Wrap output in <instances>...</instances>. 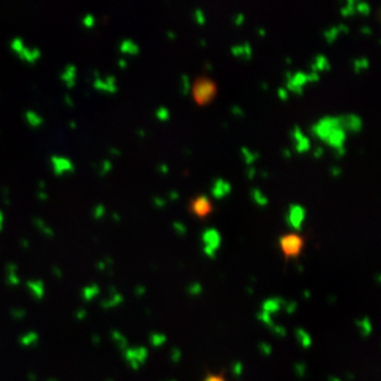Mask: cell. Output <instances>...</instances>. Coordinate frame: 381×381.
<instances>
[{"instance_id": "6da1fadb", "label": "cell", "mask_w": 381, "mask_h": 381, "mask_svg": "<svg viewBox=\"0 0 381 381\" xmlns=\"http://www.w3.org/2000/svg\"><path fill=\"white\" fill-rule=\"evenodd\" d=\"M190 89H192L193 98L198 105H208L216 96L217 84L210 77L199 76L194 80Z\"/></svg>"}, {"instance_id": "7a4b0ae2", "label": "cell", "mask_w": 381, "mask_h": 381, "mask_svg": "<svg viewBox=\"0 0 381 381\" xmlns=\"http://www.w3.org/2000/svg\"><path fill=\"white\" fill-rule=\"evenodd\" d=\"M304 246L305 240L299 233H286L279 237V247L286 260L297 258L301 254Z\"/></svg>"}, {"instance_id": "3957f363", "label": "cell", "mask_w": 381, "mask_h": 381, "mask_svg": "<svg viewBox=\"0 0 381 381\" xmlns=\"http://www.w3.org/2000/svg\"><path fill=\"white\" fill-rule=\"evenodd\" d=\"M340 127H342V115L340 116H326L318 120L315 125H312L311 133L315 137L326 141L334 130Z\"/></svg>"}, {"instance_id": "277c9868", "label": "cell", "mask_w": 381, "mask_h": 381, "mask_svg": "<svg viewBox=\"0 0 381 381\" xmlns=\"http://www.w3.org/2000/svg\"><path fill=\"white\" fill-rule=\"evenodd\" d=\"M189 211L190 214L195 215L199 219H205L206 216L213 213V204L206 195H198L190 200Z\"/></svg>"}, {"instance_id": "5b68a950", "label": "cell", "mask_w": 381, "mask_h": 381, "mask_svg": "<svg viewBox=\"0 0 381 381\" xmlns=\"http://www.w3.org/2000/svg\"><path fill=\"white\" fill-rule=\"evenodd\" d=\"M201 240L204 244V253L209 256L210 258H215L216 251L219 249L221 244V235L216 229H206L201 235Z\"/></svg>"}, {"instance_id": "8992f818", "label": "cell", "mask_w": 381, "mask_h": 381, "mask_svg": "<svg viewBox=\"0 0 381 381\" xmlns=\"http://www.w3.org/2000/svg\"><path fill=\"white\" fill-rule=\"evenodd\" d=\"M305 216H306V210L304 206L294 204V205L289 206L288 213L285 214V222L289 225L290 227H291V229L299 231V230H301L302 224H304Z\"/></svg>"}, {"instance_id": "52a82bcc", "label": "cell", "mask_w": 381, "mask_h": 381, "mask_svg": "<svg viewBox=\"0 0 381 381\" xmlns=\"http://www.w3.org/2000/svg\"><path fill=\"white\" fill-rule=\"evenodd\" d=\"M342 127L343 130H348L350 132H359L363 127V120L355 114L342 115Z\"/></svg>"}, {"instance_id": "ba28073f", "label": "cell", "mask_w": 381, "mask_h": 381, "mask_svg": "<svg viewBox=\"0 0 381 381\" xmlns=\"http://www.w3.org/2000/svg\"><path fill=\"white\" fill-rule=\"evenodd\" d=\"M231 190H232V186L229 181H226L225 179L222 178H217L216 180L214 181L213 189H211V193L215 198L221 199L224 197H226L227 194H230Z\"/></svg>"}, {"instance_id": "9c48e42d", "label": "cell", "mask_w": 381, "mask_h": 381, "mask_svg": "<svg viewBox=\"0 0 381 381\" xmlns=\"http://www.w3.org/2000/svg\"><path fill=\"white\" fill-rule=\"evenodd\" d=\"M327 143L332 147V148H339V147L344 146L345 142V131L342 127L334 130L331 135L328 136V138L326 139Z\"/></svg>"}, {"instance_id": "30bf717a", "label": "cell", "mask_w": 381, "mask_h": 381, "mask_svg": "<svg viewBox=\"0 0 381 381\" xmlns=\"http://www.w3.org/2000/svg\"><path fill=\"white\" fill-rule=\"evenodd\" d=\"M310 68H311V72H317L318 73V71H329V69L332 68V66L329 64V62L328 60H327L326 56L317 55L315 57L313 63H311Z\"/></svg>"}, {"instance_id": "8fae6325", "label": "cell", "mask_w": 381, "mask_h": 381, "mask_svg": "<svg viewBox=\"0 0 381 381\" xmlns=\"http://www.w3.org/2000/svg\"><path fill=\"white\" fill-rule=\"evenodd\" d=\"M283 304H284L283 299H280V297H274V299L267 300V301L263 304L262 308H263V311H264V312L272 315V313L278 312V311L281 308V306H283Z\"/></svg>"}, {"instance_id": "7c38bea8", "label": "cell", "mask_w": 381, "mask_h": 381, "mask_svg": "<svg viewBox=\"0 0 381 381\" xmlns=\"http://www.w3.org/2000/svg\"><path fill=\"white\" fill-rule=\"evenodd\" d=\"M251 197L257 205H259V206L268 205V198L265 197L262 192H260L258 187H252Z\"/></svg>"}, {"instance_id": "4fadbf2b", "label": "cell", "mask_w": 381, "mask_h": 381, "mask_svg": "<svg viewBox=\"0 0 381 381\" xmlns=\"http://www.w3.org/2000/svg\"><path fill=\"white\" fill-rule=\"evenodd\" d=\"M286 82H290L291 84H294L295 87L302 88L306 83H307V76H306L305 72H296L295 74H292L291 79L286 80Z\"/></svg>"}, {"instance_id": "5bb4252c", "label": "cell", "mask_w": 381, "mask_h": 381, "mask_svg": "<svg viewBox=\"0 0 381 381\" xmlns=\"http://www.w3.org/2000/svg\"><path fill=\"white\" fill-rule=\"evenodd\" d=\"M241 152H242L243 154V158H244V162H246V164H252V163L254 162V160L257 159V158L260 157L259 152L257 151H249L247 147H241Z\"/></svg>"}, {"instance_id": "9a60e30c", "label": "cell", "mask_w": 381, "mask_h": 381, "mask_svg": "<svg viewBox=\"0 0 381 381\" xmlns=\"http://www.w3.org/2000/svg\"><path fill=\"white\" fill-rule=\"evenodd\" d=\"M310 147H311L310 139L306 137L305 135L301 136V137H300L299 139H296V141H295V148H296V151L299 153L308 151V149H310Z\"/></svg>"}, {"instance_id": "2e32d148", "label": "cell", "mask_w": 381, "mask_h": 381, "mask_svg": "<svg viewBox=\"0 0 381 381\" xmlns=\"http://www.w3.org/2000/svg\"><path fill=\"white\" fill-rule=\"evenodd\" d=\"M296 337H297V339H299L300 344H301L304 348H308L311 345V343H312V339H311V337L308 335L307 332L301 328L296 331Z\"/></svg>"}, {"instance_id": "e0dca14e", "label": "cell", "mask_w": 381, "mask_h": 381, "mask_svg": "<svg viewBox=\"0 0 381 381\" xmlns=\"http://www.w3.org/2000/svg\"><path fill=\"white\" fill-rule=\"evenodd\" d=\"M138 46L131 40H125L122 41L121 44V51L122 52H127V53H138Z\"/></svg>"}, {"instance_id": "ac0fdd59", "label": "cell", "mask_w": 381, "mask_h": 381, "mask_svg": "<svg viewBox=\"0 0 381 381\" xmlns=\"http://www.w3.org/2000/svg\"><path fill=\"white\" fill-rule=\"evenodd\" d=\"M367 67H369V60L365 57L356 58V60L353 61V69H354V72H356V73L363 71V69H366Z\"/></svg>"}, {"instance_id": "d6986e66", "label": "cell", "mask_w": 381, "mask_h": 381, "mask_svg": "<svg viewBox=\"0 0 381 381\" xmlns=\"http://www.w3.org/2000/svg\"><path fill=\"white\" fill-rule=\"evenodd\" d=\"M358 326L359 328H360V333L364 335V337H366V335H369L370 333H371V323H370L369 318L365 317L363 318L361 321L358 322Z\"/></svg>"}, {"instance_id": "ffe728a7", "label": "cell", "mask_w": 381, "mask_h": 381, "mask_svg": "<svg viewBox=\"0 0 381 381\" xmlns=\"http://www.w3.org/2000/svg\"><path fill=\"white\" fill-rule=\"evenodd\" d=\"M338 34H339V31H338L337 26H333V28H329V29H327V30L323 31V36H324V39L327 40V42H328V44H332V42H333L334 40L337 39Z\"/></svg>"}, {"instance_id": "44dd1931", "label": "cell", "mask_w": 381, "mask_h": 381, "mask_svg": "<svg viewBox=\"0 0 381 381\" xmlns=\"http://www.w3.org/2000/svg\"><path fill=\"white\" fill-rule=\"evenodd\" d=\"M180 90L181 94L186 95L190 90V78L187 74H181L180 77Z\"/></svg>"}, {"instance_id": "7402d4cb", "label": "cell", "mask_w": 381, "mask_h": 381, "mask_svg": "<svg viewBox=\"0 0 381 381\" xmlns=\"http://www.w3.org/2000/svg\"><path fill=\"white\" fill-rule=\"evenodd\" d=\"M354 12H355V2L354 0H348L347 5L340 9V14L344 16L354 14Z\"/></svg>"}, {"instance_id": "603a6c76", "label": "cell", "mask_w": 381, "mask_h": 381, "mask_svg": "<svg viewBox=\"0 0 381 381\" xmlns=\"http://www.w3.org/2000/svg\"><path fill=\"white\" fill-rule=\"evenodd\" d=\"M155 116H157L159 120H162V121H164V120L169 119L170 112H169V110L167 109V107L160 106V107H158L157 111H155Z\"/></svg>"}, {"instance_id": "cb8c5ba5", "label": "cell", "mask_w": 381, "mask_h": 381, "mask_svg": "<svg viewBox=\"0 0 381 381\" xmlns=\"http://www.w3.org/2000/svg\"><path fill=\"white\" fill-rule=\"evenodd\" d=\"M355 10H358V12L361 13L363 15H367L370 13V5L365 2L355 3Z\"/></svg>"}, {"instance_id": "d4e9b609", "label": "cell", "mask_w": 381, "mask_h": 381, "mask_svg": "<svg viewBox=\"0 0 381 381\" xmlns=\"http://www.w3.org/2000/svg\"><path fill=\"white\" fill-rule=\"evenodd\" d=\"M204 381H226L224 372H219V374H213V372H208L205 380Z\"/></svg>"}, {"instance_id": "484cf974", "label": "cell", "mask_w": 381, "mask_h": 381, "mask_svg": "<svg viewBox=\"0 0 381 381\" xmlns=\"http://www.w3.org/2000/svg\"><path fill=\"white\" fill-rule=\"evenodd\" d=\"M242 46H243V57L246 58V60H251L252 55H253V50H252L251 44H249L248 41H246V42H243Z\"/></svg>"}, {"instance_id": "4316f807", "label": "cell", "mask_w": 381, "mask_h": 381, "mask_svg": "<svg viewBox=\"0 0 381 381\" xmlns=\"http://www.w3.org/2000/svg\"><path fill=\"white\" fill-rule=\"evenodd\" d=\"M151 340L154 347H159V345H162L163 343L165 342V337L163 334H153L151 337Z\"/></svg>"}, {"instance_id": "83f0119b", "label": "cell", "mask_w": 381, "mask_h": 381, "mask_svg": "<svg viewBox=\"0 0 381 381\" xmlns=\"http://www.w3.org/2000/svg\"><path fill=\"white\" fill-rule=\"evenodd\" d=\"M173 229L176 233H178L179 236H183V235H185V233H186V226L179 221L173 222Z\"/></svg>"}, {"instance_id": "f1b7e54d", "label": "cell", "mask_w": 381, "mask_h": 381, "mask_svg": "<svg viewBox=\"0 0 381 381\" xmlns=\"http://www.w3.org/2000/svg\"><path fill=\"white\" fill-rule=\"evenodd\" d=\"M194 18L198 21V24H204L205 23V14H204V10L201 9H195L194 10Z\"/></svg>"}, {"instance_id": "f546056e", "label": "cell", "mask_w": 381, "mask_h": 381, "mask_svg": "<svg viewBox=\"0 0 381 381\" xmlns=\"http://www.w3.org/2000/svg\"><path fill=\"white\" fill-rule=\"evenodd\" d=\"M286 88H288V90H290V92L297 94V95H302L304 94V89L300 87H295L294 84H291L290 82H286Z\"/></svg>"}, {"instance_id": "4dcf8cb0", "label": "cell", "mask_w": 381, "mask_h": 381, "mask_svg": "<svg viewBox=\"0 0 381 381\" xmlns=\"http://www.w3.org/2000/svg\"><path fill=\"white\" fill-rule=\"evenodd\" d=\"M231 52L237 57H243V46L242 45H235L231 47Z\"/></svg>"}, {"instance_id": "1f68e13d", "label": "cell", "mask_w": 381, "mask_h": 381, "mask_svg": "<svg viewBox=\"0 0 381 381\" xmlns=\"http://www.w3.org/2000/svg\"><path fill=\"white\" fill-rule=\"evenodd\" d=\"M187 290H189L190 294L194 295V296H195V295H199L201 291H203V288H201L200 284H192V285L189 286V289H187Z\"/></svg>"}, {"instance_id": "d6a6232c", "label": "cell", "mask_w": 381, "mask_h": 381, "mask_svg": "<svg viewBox=\"0 0 381 381\" xmlns=\"http://www.w3.org/2000/svg\"><path fill=\"white\" fill-rule=\"evenodd\" d=\"M231 112H232L233 115H236V116H240V117H243L244 116L243 109L241 106H238V105L231 106Z\"/></svg>"}, {"instance_id": "836d02e7", "label": "cell", "mask_w": 381, "mask_h": 381, "mask_svg": "<svg viewBox=\"0 0 381 381\" xmlns=\"http://www.w3.org/2000/svg\"><path fill=\"white\" fill-rule=\"evenodd\" d=\"M307 76V82H318L320 80V74L317 72H310V73H306Z\"/></svg>"}, {"instance_id": "e575fe53", "label": "cell", "mask_w": 381, "mask_h": 381, "mask_svg": "<svg viewBox=\"0 0 381 381\" xmlns=\"http://www.w3.org/2000/svg\"><path fill=\"white\" fill-rule=\"evenodd\" d=\"M165 203H167V201H165L164 198H159V197L153 198V204H154L157 208H164Z\"/></svg>"}, {"instance_id": "d590c367", "label": "cell", "mask_w": 381, "mask_h": 381, "mask_svg": "<svg viewBox=\"0 0 381 381\" xmlns=\"http://www.w3.org/2000/svg\"><path fill=\"white\" fill-rule=\"evenodd\" d=\"M243 21H244V14H243V13H238V14L236 15L235 18H233V23H235V25H237V26L242 25Z\"/></svg>"}, {"instance_id": "8d00e7d4", "label": "cell", "mask_w": 381, "mask_h": 381, "mask_svg": "<svg viewBox=\"0 0 381 381\" xmlns=\"http://www.w3.org/2000/svg\"><path fill=\"white\" fill-rule=\"evenodd\" d=\"M278 95L281 100H286V99H288V90H286L285 88H279Z\"/></svg>"}, {"instance_id": "74e56055", "label": "cell", "mask_w": 381, "mask_h": 381, "mask_svg": "<svg viewBox=\"0 0 381 381\" xmlns=\"http://www.w3.org/2000/svg\"><path fill=\"white\" fill-rule=\"evenodd\" d=\"M329 173H331L332 175L337 178V176L342 175V168H339V167H331V168H329Z\"/></svg>"}, {"instance_id": "f35d334b", "label": "cell", "mask_w": 381, "mask_h": 381, "mask_svg": "<svg viewBox=\"0 0 381 381\" xmlns=\"http://www.w3.org/2000/svg\"><path fill=\"white\" fill-rule=\"evenodd\" d=\"M179 358H180V351H179V349H176V348H174L171 350V359H173L174 363H178Z\"/></svg>"}, {"instance_id": "ab89813d", "label": "cell", "mask_w": 381, "mask_h": 381, "mask_svg": "<svg viewBox=\"0 0 381 381\" xmlns=\"http://www.w3.org/2000/svg\"><path fill=\"white\" fill-rule=\"evenodd\" d=\"M243 371V365L241 363H236L235 365H233V372H235L236 375H241Z\"/></svg>"}, {"instance_id": "60d3db41", "label": "cell", "mask_w": 381, "mask_h": 381, "mask_svg": "<svg viewBox=\"0 0 381 381\" xmlns=\"http://www.w3.org/2000/svg\"><path fill=\"white\" fill-rule=\"evenodd\" d=\"M273 329H274V332L279 335V337H284V335H285V333H286L285 329H284L283 327H280V326H273Z\"/></svg>"}, {"instance_id": "b9f144b4", "label": "cell", "mask_w": 381, "mask_h": 381, "mask_svg": "<svg viewBox=\"0 0 381 381\" xmlns=\"http://www.w3.org/2000/svg\"><path fill=\"white\" fill-rule=\"evenodd\" d=\"M344 154H345V147L344 146L334 149V155L337 158H340V157H342V155H344Z\"/></svg>"}, {"instance_id": "7bdbcfd3", "label": "cell", "mask_w": 381, "mask_h": 381, "mask_svg": "<svg viewBox=\"0 0 381 381\" xmlns=\"http://www.w3.org/2000/svg\"><path fill=\"white\" fill-rule=\"evenodd\" d=\"M254 175H256V168L249 167L247 169V176H248V179H253Z\"/></svg>"}, {"instance_id": "ee69618b", "label": "cell", "mask_w": 381, "mask_h": 381, "mask_svg": "<svg viewBox=\"0 0 381 381\" xmlns=\"http://www.w3.org/2000/svg\"><path fill=\"white\" fill-rule=\"evenodd\" d=\"M260 349H262V351H264L265 355H269L272 353V348L268 344H260Z\"/></svg>"}, {"instance_id": "f6af8a7d", "label": "cell", "mask_w": 381, "mask_h": 381, "mask_svg": "<svg viewBox=\"0 0 381 381\" xmlns=\"http://www.w3.org/2000/svg\"><path fill=\"white\" fill-rule=\"evenodd\" d=\"M323 148H322V147H316V148H315V151H313V155H315V157L316 158H318V157H321V155L322 154H323Z\"/></svg>"}, {"instance_id": "bcb514c9", "label": "cell", "mask_w": 381, "mask_h": 381, "mask_svg": "<svg viewBox=\"0 0 381 381\" xmlns=\"http://www.w3.org/2000/svg\"><path fill=\"white\" fill-rule=\"evenodd\" d=\"M360 31H361V34H365V35H371L372 34V30H371V28H369V26H361V28H360Z\"/></svg>"}, {"instance_id": "7dc6e473", "label": "cell", "mask_w": 381, "mask_h": 381, "mask_svg": "<svg viewBox=\"0 0 381 381\" xmlns=\"http://www.w3.org/2000/svg\"><path fill=\"white\" fill-rule=\"evenodd\" d=\"M158 170H159L160 173H168V165L165 164V163H160V164L158 165Z\"/></svg>"}, {"instance_id": "c3c4849f", "label": "cell", "mask_w": 381, "mask_h": 381, "mask_svg": "<svg viewBox=\"0 0 381 381\" xmlns=\"http://www.w3.org/2000/svg\"><path fill=\"white\" fill-rule=\"evenodd\" d=\"M337 29H338V31H339V32H349V28H348V26L347 25H345V24H339V25H338L337 26Z\"/></svg>"}, {"instance_id": "681fc988", "label": "cell", "mask_w": 381, "mask_h": 381, "mask_svg": "<svg viewBox=\"0 0 381 381\" xmlns=\"http://www.w3.org/2000/svg\"><path fill=\"white\" fill-rule=\"evenodd\" d=\"M169 198H170L171 200H176V199H179V193L176 192V190H170V192H169Z\"/></svg>"}, {"instance_id": "f907efd6", "label": "cell", "mask_w": 381, "mask_h": 381, "mask_svg": "<svg viewBox=\"0 0 381 381\" xmlns=\"http://www.w3.org/2000/svg\"><path fill=\"white\" fill-rule=\"evenodd\" d=\"M281 153H283V155L285 158H291V155H292V152L290 151L289 148H283V151H281Z\"/></svg>"}, {"instance_id": "816d5d0a", "label": "cell", "mask_w": 381, "mask_h": 381, "mask_svg": "<svg viewBox=\"0 0 381 381\" xmlns=\"http://www.w3.org/2000/svg\"><path fill=\"white\" fill-rule=\"evenodd\" d=\"M167 36H168L170 40H174V39H175L176 35H175V32H173L171 30H168V31H167Z\"/></svg>"}, {"instance_id": "f5cc1de1", "label": "cell", "mask_w": 381, "mask_h": 381, "mask_svg": "<svg viewBox=\"0 0 381 381\" xmlns=\"http://www.w3.org/2000/svg\"><path fill=\"white\" fill-rule=\"evenodd\" d=\"M291 78H292V72L286 71V72H285V79H286V80H289V79H291Z\"/></svg>"}, {"instance_id": "db71d44e", "label": "cell", "mask_w": 381, "mask_h": 381, "mask_svg": "<svg viewBox=\"0 0 381 381\" xmlns=\"http://www.w3.org/2000/svg\"><path fill=\"white\" fill-rule=\"evenodd\" d=\"M204 66L206 67V69H213V64H211L210 62H205V63H204Z\"/></svg>"}, {"instance_id": "11a10c76", "label": "cell", "mask_w": 381, "mask_h": 381, "mask_svg": "<svg viewBox=\"0 0 381 381\" xmlns=\"http://www.w3.org/2000/svg\"><path fill=\"white\" fill-rule=\"evenodd\" d=\"M260 87H262L264 90H267L268 89V83L267 82H262V83H260Z\"/></svg>"}, {"instance_id": "9f6ffc18", "label": "cell", "mask_w": 381, "mask_h": 381, "mask_svg": "<svg viewBox=\"0 0 381 381\" xmlns=\"http://www.w3.org/2000/svg\"><path fill=\"white\" fill-rule=\"evenodd\" d=\"M258 34L262 35V36H264V35H265V29L264 28H259L258 29Z\"/></svg>"}, {"instance_id": "6f0895ef", "label": "cell", "mask_w": 381, "mask_h": 381, "mask_svg": "<svg viewBox=\"0 0 381 381\" xmlns=\"http://www.w3.org/2000/svg\"><path fill=\"white\" fill-rule=\"evenodd\" d=\"M260 175H262V176H264V178H268V176H269V174H268V171H265V170H262V171H260Z\"/></svg>"}, {"instance_id": "680465c9", "label": "cell", "mask_w": 381, "mask_h": 381, "mask_svg": "<svg viewBox=\"0 0 381 381\" xmlns=\"http://www.w3.org/2000/svg\"><path fill=\"white\" fill-rule=\"evenodd\" d=\"M285 62H286V63H288V64H290V63H291V57H286L285 58Z\"/></svg>"}, {"instance_id": "91938a15", "label": "cell", "mask_w": 381, "mask_h": 381, "mask_svg": "<svg viewBox=\"0 0 381 381\" xmlns=\"http://www.w3.org/2000/svg\"><path fill=\"white\" fill-rule=\"evenodd\" d=\"M200 44L203 45V46H206V41L204 39H200Z\"/></svg>"}, {"instance_id": "94428289", "label": "cell", "mask_w": 381, "mask_h": 381, "mask_svg": "<svg viewBox=\"0 0 381 381\" xmlns=\"http://www.w3.org/2000/svg\"><path fill=\"white\" fill-rule=\"evenodd\" d=\"M139 135H141V136H142V137H143V136H144V135H146V132H144V131H143V130H139Z\"/></svg>"}, {"instance_id": "6125c7cd", "label": "cell", "mask_w": 381, "mask_h": 381, "mask_svg": "<svg viewBox=\"0 0 381 381\" xmlns=\"http://www.w3.org/2000/svg\"><path fill=\"white\" fill-rule=\"evenodd\" d=\"M329 381H340V380H339V379H337V377L332 376V377H331V379H329Z\"/></svg>"}, {"instance_id": "be15d7a7", "label": "cell", "mask_w": 381, "mask_h": 381, "mask_svg": "<svg viewBox=\"0 0 381 381\" xmlns=\"http://www.w3.org/2000/svg\"><path fill=\"white\" fill-rule=\"evenodd\" d=\"M120 64H121L122 67H123V66H126V62H125V61H120Z\"/></svg>"}, {"instance_id": "e7e4bbea", "label": "cell", "mask_w": 381, "mask_h": 381, "mask_svg": "<svg viewBox=\"0 0 381 381\" xmlns=\"http://www.w3.org/2000/svg\"><path fill=\"white\" fill-rule=\"evenodd\" d=\"M184 151H185V153H186V154H190V149L185 148V149H184Z\"/></svg>"}]
</instances>
